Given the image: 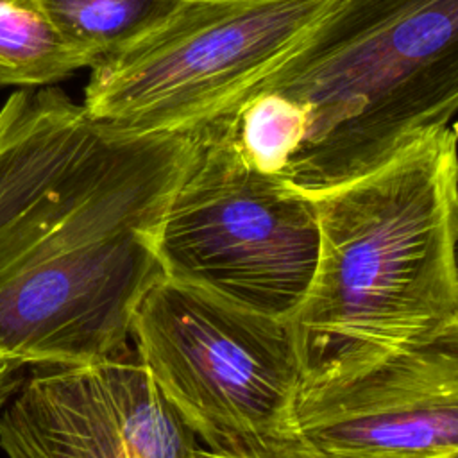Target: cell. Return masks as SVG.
<instances>
[{"label": "cell", "mask_w": 458, "mask_h": 458, "mask_svg": "<svg viewBox=\"0 0 458 458\" xmlns=\"http://www.w3.org/2000/svg\"><path fill=\"white\" fill-rule=\"evenodd\" d=\"M206 122L147 134L93 122L55 86L0 107V352L25 365L129 354L165 276L159 233Z\"/></svg>", "instance_id": "obj_1"}, {"label": "cell", "mask_w": 458, "mask_h": 458, "mask_svg": "<svg viewBox=\"0 0 458 458\" xmlns=\"http://www.w3.org/2000/svg\"><path fill=\"white\" fill-rule=\"evenodd\" d=\"M313 200L317 265L288 317L302 386L351 377L458 317V132H420Z\"/></svg>", "instance_id": "obj_2"}, {"label": "cell", "mask_w": 458, "mask_h": 458, "mask_svg": "<svg viewBox=\"0 0 458 458\" xmlns=\"http://www.w3.org/2000/svg\"><path fill=\"white\" fill-rule=\"evenodd\" d=\"M258 91L302 107L304 138L279 181L318 197L453 122L458 0H340Z\"/></svg>", "instance_id": "obj_3"}, {"label": "cell", "mask_w": 458, "mask_h": 458, "mask_svg": "<svg viewBox=\"0 0 458 458\" xmlns=\"http://www.w3.org/2000/svg\"><path fill=\"white\" fill-rule=\"evenodd\" d=\"M340 0H184L152 32L89 70L82 107L120 132L200 125L240 104Z\"/></svg>", "instance_id": "obj_4"}, {"label": "cell", "mask_w": 458, "mask_h": 458, "mask_svg": "<svg viewBox=\"0 0 458 458\" xmlns=\"http://www.w3.org/2000/svg\"><path fill=\"white\" fill-rule=\"evenodd\" d=\"M236 122V106L206 122L161 225V267L166 277L288 320L315 272L317 206L247 161Z\"/></svg>", "instance_id": "obj_5"}, {"label": "cell", "mask_w": 458, "mask_h": 458, "mask_svg": "<svg viewBox=\"0 0 458 458\" xmlns=\"http://www.w3.org/2000/svg\"><path fill=\"white\" fill-rule=\"evenodd\" d=\"M131 340L204 449H238L295 428L302 376L286 318L163 276L140 301Z\"/></svg>", "instance_id": "obj_6"}, {"label": "cell", "mask_w": 458, "mask_h": 458, "mask_svg": "<svg viewBox=\"0 0 458 458\" xmlns=\"http://www.w3.org/2000/svg\"><path fill=\"white\" fill-rule=\"evenodd\" d=\"M7 458H197L199 438L136 354L36 367L0 411Z\"/></svg>", "instance_id": "obj_7"}, {"label": "cell", "mask_w": 458, "mask_h": 458, "mask_svg": "<svg viewBox=\"0 0 458 458\" xmlns=\"http://www.w3.org/2000/svg\"><path fill=\"white\" fill-rule=\"evenodd\" d=\"M295 428L327 458L458 454V317L351 377L301 386Z\"/></svg>", "instance_id": "obj_8"}, {"label": "cell", "mask_w": 458, "mask_h": 458, "mask_svg": "<svg viewBox=\"0 0 458 458\" xmlns=\"http://www.w3.org/2000/svg\"><path fill=\"white\" fill-rule=\"evenodd\" d=\"M91 66L36 0H0V88H50Z\"/></svg>", "instance_id": "obj_9"}, {"label": "cell", "mask_w": 458, "mask_h": 458, "mask_svg": "<svg viewBox=\"0 0 458 458\" xmlns=\"http://www.w3.org/2000/svg\"><path fill=\"white\" fill-rule=\"evenodd\" d=\"M93 64L159 27L184 0H36Z\"/></svg>", "instance_id": "obj_10"}, {"label": "cell", "mask_w": 458, "mask_h": 458, "mask_svg": "<svg viewBox=\"0 0 458 458\" xmlns=\"http://www.w3.org/2000/svg\"><path fill=\"white\" fill-rule=\"evenodd\" d=\"M197 458H327L297 428L270 437L267 440L225 451H209L200 447Z\"/></svg>", "instance_id": "obj_11"}, {"label": "cell", "mask_w": 458, "mask_h": 458, "mask_svg": "<svg viewBox=\"0 0 458 458\" xmlns=\"http://www.w3.org/2000/svg\"><path fill=\"white\" fill-rule=\"evenodd\" d=\"M23 365L16 360H7L0 365V408H4V403L11 392H14L16 386V372Z\"/></svg>", "instance_id": "obj_12"}, {"label": "cell", "mask_w": 458, "mask_h": 458, "mask_svg": "<svg viewBox=\"0 0 458 458\" xmlns=\"http://www.w3.org/2000/svg\"><path fill=\"white\" fill-rule=\"evenodd\" d=\"M7 360H13V358H9V356H5V354H2V352H0V365H2L4 361H7Z\"/></svg>", "instance_id": "obj_13"}, {"label": "cell", "mask_w": 458, "mask_h": 458, "mask_svg": "<svg viewBox=\"0 0 458 458\" xmlns=\"http://www.w3.org/2000/svg\"><path fill=\"white\" fill-rule=\"evenodd\" d=\"M456 263H458V242H456Z\"/></svg>", "instance_id": "obj_14"}, {"label": "cell", "mask_w": 458, "mask_h": 458, "mask_svg": "<svg viewBox=\"0 0 458 458\" xmlns=\"http://www.w3.org/2000/svg\"><path fill=\"white\" fill-rule=\"evenodd\" d=\"M451 458H458V454H454V456H451Z\"/></svg>", "instance_id": "obj_15"}]
</instances>
